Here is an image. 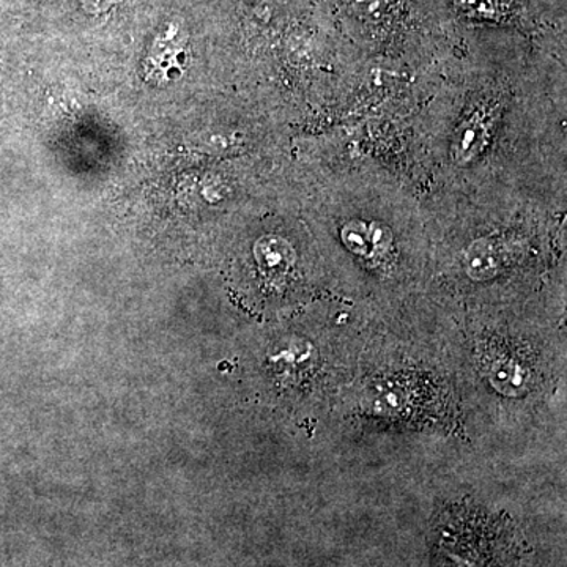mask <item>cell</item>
I'll return each instance as SVG.
<instances>
[{"label":"cell","instance_id":"1","mask_svg":"<svg viewBox=\"0 0 567 567\" xmlns=\"http://www.w3.org/2000/svg\"><path fill=\"white\" fill-rule=\"evenodd\" d=\"M466 271L472 278L488 279L499 270L498 248L491 240H477L465 256Z\"/></svg>","mask_w":567,"mask_h":567},{"label":"cell","instance_id":"2","mask_svg":"<svg viewBox=\"0 0 567 567\" xmlns=\"http://www.w3.org/2000/svg\"><path fill=\"white\" fill-rule=\"evenodd\" d=\"M256 256L264 267L276 270V268H284L292 262L293 254L287 241L278 237H267L257 244Z\"/></svg>","mask_w":567,"mask_h":567}]
</instances>
